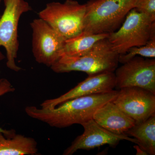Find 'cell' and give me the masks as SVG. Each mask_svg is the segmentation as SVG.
<instances>
[{
  "instance_id": "8",
  "label": "cell",
  "mask_w": 155,
  "mask_h": 155,
  "mask_svg": "<svg viewBox=\"0 0 155 155\" xmlns=\"http://www.w3.org/2000/svg\"><path fill=\"white\" fill-rule=\"evenodd\" d=\"M116 88L138 87L155 94V60L136 56L116 69Z\"/></svg>"
},
{
  "instance_id": "14",
  "label": "cell",
  "mask_w": 155,
  "mask_h": 155,
  "mask_svg": "<svg viewBox=\"0 0 155 155\" xmlns=\"http://www.w3.org/2000/svg\"><path fill=\"white\" fill-rule=\"evenodd\" d=\"M109 35L106 33L94 34L83 31L77 36L65 40L61 56L79 57L84 55L98 42L107 38Z\"/></svg>"
},
{
  "instance_id": "20",
  "label": "cell",
  "mask_w": 155,
  "mask_h": 155,
  "mask_svg": "<svg viewBox=\"0 0 155 155\" xmlns=\"http://www.w3.org/2000/svg\"><path fill=\"white\" fill-rule=\"evenodd\" d=\"M5 58V56L3 55L2 52L0 51V63H1V61H2ZM0 73H1V70H0Z\"/></svg>"
},
{
  "instance_id": "15",
  "label": "cell",
  "mask_w": 155,
  "mask_h": 155,
  "mask_svg": "<svg viewBox=\"0 0 155 155\" xmlns=\"http://www.w3.org/2000/svg\"><path fill=\"white\" fill-rule=\"evenodd\" d=\"M137 140L139 146L148 155H155V114L135 125L125 134Z\"/></svg>"
},
{
  "instance_id": "10",
  "label": "cell",
  "mask_w": 155,
  "mask_h": 155,
  "mask_svg": "<svg viewBox=\"0 0 155 155\" xmlns=\"http://www.w3.org/2000/svg\"><path fill=\"white\" fill-rule=\"evenodd\" d=\"M84 132L72 142L63 153L64 155H72L78 150H89L104 145L116 147L120 141L126 140L137 144L135 138L125 134H115L101 126L93 119L82 123Z\"/></svg>"
},
{
  "instance_id": "21",
  "label": "cell",
  "mask_w": 155,
  "mask_h": 155,
  "mask_svg": "<svg viewBox=\"0 0 155 155\" xmlns=\"http://www.w3.org/2000/svg\"><path fill=\"white\" fill-rule=\"evenodd\" d=\"M2 0H0V5H1V3H2ZM1 17V14H0V17Z\"/></svg>"
},
{
  "instance_id": "16",
  "label": "cell",
  "mask_w": 155,
  "mask_h": 155,
  "mask_svg": "<svg viewBox=\"0 0 155 155\" xmlns=\"http://www.w3.org/2000/svg\"><path fill=\"white\" fill-rule=\"evenodd\" d=\"M138 56L147 58H155V37L150 40L144 45L134 47L128 50L125 54H119V63L124 64L136 56Z\"/></svg>"
},
{
  "instance_id": "19",
  "label": "cell",
  "mask_w": 155,
  "mask_h": 155,
  "mask_svg": "<svg viewBox=\"0 0 155 155\" xmlns=\"http://www.w3.org/2000/svg\"><path fill=\"white\" fill-rule=\"evenodd\" d=\"M134 148L137 150L136 155H148L146 152L145 151L143 150L138 145L137 146H135L134 147Z\"/></svg>"
},
{
  "instance_id": "13",
  "label": "cell",
  "mask_w": 155,
  "mask_h": 155,
  "mask_svg": "<svg viewBox=\"0 0 155 155\" xmlns=\"http://www.w3.org/2000/svg\"><path fill=\"white\" fill-rule=\"evenodd\" d=\"M38 152L34 139L17 134L7 137L0 132V155H35Z\"/></svg>"
},
{
  "instance_id": "18",
  "label": "cell",
  "mask_w": 155,
  "mask_h": 155,
  "mask_svg": "<svg viewBox=\"0 0 155 155\" xmlns=\"http://www.w3.org/2000/svg\"><path fill=\"white\" fill-rule=\"evenodd\" d=\"M15 89L11 82L6 78L0 79V97L15 91ZM0 132H2L7 137H12L16 134L14 129L6 130L0 127Z\"/></svg>"
},
{
  "instance_id": "5",
  "label": "cell",
  "mask_w": 155,
  "mask_h": 155,
  "mask_svg": "<svg viewBox=\"0 0 155 155\" xmlns=\"http://www.w3.org/2000/svg\"><path fill=\"white\" fill-rule=\"evenodd\" d=\"M85 11V4L66 0L63 3H48L38 13V16L66 40L83 32Z\"/></svg>"
},
{
  "instance_id": "11",
  "label": "cell",
  "mask_w": 155,
  "mask_h": 155,
  "mask_svg": "<svg viewBox=\"0 0 155 155\" xmlns=\"http://www.w3.org/2000/svg\"><path fill=\"white\" fill-rule=\"evenodd\" d=\"M116 87V77L114 72H106L88 77L61 96L46 100L41 108L51 109L69 100L90 95L105 93L114 90Z\"/></svg>"
},
{
  "instance_id": "7",
  "label": "cell",
  "mask_w": 155,
  "mask_h": 155,
  "mask_svg": "<svg viewBox=\"0 0 155 155\" xmlns=\"http://www.w3.org/2000/svg\"><path fill=\"white\" fill-rule=\"evenodd\" d=\"M30 25L32 51L35 61L51 67L61 57L66 40L39 17L34 19Z\"/></svg>"
},
{
  "instance_id": "9",
  "label": "cell",
  "mask_w": 155,
  "mask_h": 155,
  "mask_svg": "<svg viewBox=\"0 0 155 155\" xmlns=\"http://www.w3.org/2000/svg\"><path fill=\"white\" fill-rule=\"evenodd\" d=\"M113 102L136 123L144 122L155 114V94L144 89H120Z\"/></svg>"
},
{
  "instance_id": "6",
  "label": "cell",
  "mask_w": 155,
  "mask_h": 155,
  "mask_svg": "<svg viewBox=\"0 0 155 155\" xmlns=\"http://www.w3.org/2000/svg\"><path fill=\"white\" fill-rule=\"evenodd\" d=\"M5 9L0 17V47L5 49L7 67L15 72L21 68L16 64L19 47L18 38L19 19L24 13L32 10L24 0H4Z\"/></svg>"
},
{
  "instance_id": "12",
  "label": "cell",
  "mask_w": 155,
  "mask_h": 155,
  "mask_svg": "<svg viewBox=\"0 0 155 155\" xmlns=\"http://www.w3.org/2000/svg\"><path fill=\"white\" fill-rule=\"evenodd\" d=\"M93 119L105 129L117 134H125L136 124L135 121L113 101L108 102L97 109Z\"/></svg>"
},
{
  "instance_id": "4",
  "label": "cell",
  "mask_w": 155,
  "mask_h": 155,
  "mask_svg": "<svg viewBox=\"0 0 155 155\" xmlns=\"http://www.w3.org/2000/svg\"><path fill=\"white\" fill-rule=\"evenodd\" d=\"M155 37V21L143 13L132 9L116 31L107 38L113 49L119 54L131 48L146 44Z\"/></svg>"
},
{
  "instance_id": "1",
  "label": "cell",
  "mask_w": 155,
  "mask_h": 155,
  "mask_svg": "<svg viewBox=\"0 0 155 155\" xmlns=\"http://www.w3.org/2000/svg\"><path fill=\"white\" fill-rule=\"evenodd\" d=\"M119 91L113 90L75 98L51 109L27 106L25 113L28 116L52 127L64 128L80 124L93 119L96 111L108 102L113 101Z\"/></svg>"
},
{
  "instance_id": "3",
  "label": "cell",
  "mask_w": 155,
  "mask_h": 155,
  "mask_svg": "<svg viewBox=\"0 0 155 155\" xmlns=\"http://www.w3.org/2000/svg\"><path fill=\"white\" fill-rule=\"evenodd\" d=\"M136 0H89L85 4L83 31L110 34L120 27Z\"/></svg>"
},
{
  "instance_id": "2",
  "label": "cell",
  "mask_w": 155,
  "mask_h": 155,
  "mask_svg": "<svg viewBox=\"0 0 155 155\" xmlns=\"http://www.w3.org/2000/svg\"><path fill=\"white\" fill-rule=\"evenodd\" d=\"M119 56L107 38H105L84 55L70 57L62 55L50 68L56 73L79 71L88 75L114 72L119 63Z\"/></svg>"
},
{
  "instance_id": "17",
  "label": "cell",
  "mask_w": 155,
  "mask_h": 155,
  "mask_svg": "<svg viewBox=\"0 0 155 155\" xmlns=\"http://www.w3.org/2000/svg\"><path fill=\"white\" fill-rule=\"evenodd\" d=\"M134 8L155 21V0H136Z\"/></svg>"
}]
</instances>
